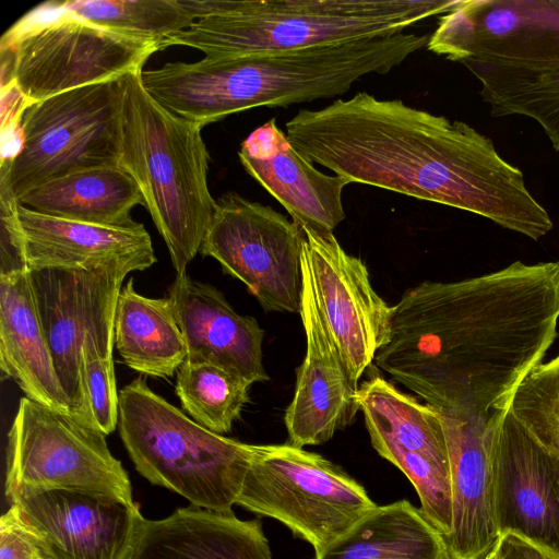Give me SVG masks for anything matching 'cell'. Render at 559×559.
<instances>
[{
  "mask_svg": "<svg viewBox=\"0 0 559 559\" xmlns=\"http://www.w3.org/2000/svg\"><path fill=\"white\" fill-rule=\"evenodd\" d=\"M558 322L559 261H515L408 288L373 362L439 412L487 416L508 409L557 338Z\"/></svg>",
  "mask_w": 559,
  "mask_h": 559,
  "instance_id": "1",
  "label": "cell"
},
{
  "mask_svg": "<svg viewBox=\"0 0 559 559\" xmlns=\"http://www.w3.org/2000/svg\"><path fill=\"white\" fill-rule=\"evenodd\" d=\"M292 145L350 183L467 211L538 240L552 222L492 141L463 121L359 92L285 124Z\"/></svg>",
  "mask_w": 559,
  "mask_h": 559,
  "instance_id": "2",
  "label": "cell"
},
{
  "mask_svg": "<svg viewBox=\"0 0 559 559\" xmlns=\"http://www.w3.org/2000/svg\"><path fill=\"white\" fill-rule=\"evenodd\" d=\"M429 35L316 45L142 70L145 91L163 107L203 128L255 107H287L346 93L368 74H384L427 47Z\"/></svg>",
  "mask_w": 559,
  "mask_h": 559,
  "instance_id": "3",
  "label": "cell"
},
{
  "mask_svg": "<svg viewBox=\"0 0 559 559\" xmlns=\"http://www.w3.org/2000/svg\"><path fill=\"white\" fill-rule=\"evenodd\" d=\"M459 0H180L197 20L159 43L222 59L388 36Z\"/></svg>",
  "mask_w": 559,
  "mask_h": 559,
  "instance_id": "4",
  "label": "cell"
},
{
  "mask_svg": "<svg viewBox=\"0 0 559 559\" xmlns=\"http://www.w3.org/2000/svg\"><path fill=\"white\" fill-rule=\"evenodd\" d=\"M141 71L121 78L120 167L140 188L180 276L199 252L216 210L207 185L210 155L202 128L157 103L143 87Z\"/></svg>",
  "mask_w": 559,
  "mask_h": 559,
  "instance_id": "5",
  "label": "cell"
},
{
  "mask_svg": "<svg viewBox=\"0 0 559 559\" xmlns=\"http://www.w3.org/2000/svg\"><path fill=\"white\" fill-rule=\"evenodd\" d=\"M119 435L135 469L192 506L233 511L252 444L213 432L152 391L142 377L119 392Z\"/></svg>",
  "mask_w": 559,
  "mask_h": 559,
  "instance_id": "6",
  "label": "cell"
},
{
  "mask_svg": "<svg viewBox=\"0 0 559 559\" xmlns=\"http://www.w3.org/2000/svg\"><path fill=\"white\" fill-rule=\"evenodd\" d=\"M13 52L12 81L27 108L55 95L143 70L158 44L88 23L49 1L1 38Z\"/></svg>",
  "mask_w": 559,
  "mask_h": 559,
  "instance_id": "7",
  "label": "cell"
},
{
  "mask_svg": "<svg viewBox=\"0 0 559 559\" xmlns=\"http://www.w3.org/2000/svg\"><path fill=\"white\" fill-rule=\"evenodd\" d=\"M237 503L280 521L316 554L377 504L365 488L320 454L285 444H252Z\"/></svg>",
  "mask_w": 559,
  "mask_h": 559,
  "instance_id": "8",
  "label": "cell"
},
{
  "mask_svg": "<svg viewBox=\"0 0 559 559\" xmlns=\"http://www.w3.org/2000/svg\"><path fill=\"white\" fill-rule=\"evenodd\" d=\"M123 85L119 80L74 88L23 114V146L0 163V179L16 199L68 174L120 166Z\"/></svg>",
  "mask_w": 559,
  "mask_h": 559,
  "instance_id": "9",
  "label": "cell"
},
{
  "mask_svg": "<svg viewBox=\"0 0 559 559\" xmlns=\"http://www.w3.org/2000/svg\"><path fill=\"white\" fill-rule=\"evenodd\" d=\"M68 490L134 504L132 486L106 435L72 415L20 400L8 433L4 493Z\"/></svg>",
  "mask_w": 559,
  "mask_h": 559,
  "instance_id": "10",
  "label": "cell"
},
{
  "mask_svg": "<svg viewBox=\"0 0 559 559\" xmlns=\"http://www.w3.org/2000/svg\"><path fill=\"white\" fill-rule=\"evenodd\" d=\"M199 252L241 281L265 311L299 313L304 231L271 206L227 192Z\"/></svg>",
  "mask_w": 559,
  "mask_h": 559,
  "instance_id": "11",
  "label": "cell"
},
{
  "mask_svg": "<svg viewBox=\"0 0 559 559\" xmlns=\"http://www.w3.org/2000/svg\"><path fill=\"white\" fill-rule=\"evenodd\" d=\"M373 449L413 484L420 511L443 536L452 527L449 452L440 413L374 376L356 393Z\"/></svg>",
  "mask_w": 559,
  "mask_h": 559,
  "instance_id": "12",
  "label": "cell"
},
{
  "mask_svg": "<svg viewBox=\"0 0 559 559\" xmlns=\"http://www.w3.org/2000/svg\"><path fill=\"white\" fill-rule=\"evenodd\" d=\"M428 50L460 63L559 64V0H459L439 16Z\"/></svg>",
  "mask_w": 559,
  "mask_h": 559,
  "instance_id": "13",
  "label": "cell"
},
{
  "mask_svg": "<svg viewBox=\"0 0 559 559\" xmlns=\"http://www.w3.org/2000/svg\"><path fill=\"white\" fill-rule=\"evenodd\" d=\"M301 261L321 319L352 384L389 337L392 307L373 289L366 264L348 254L333 234L302 229Z\"/></svg>",
  "mask_w": 559,
  "mask_h": 559,
  "instance_id": "14",
  "label": "cell"
},
{
  "mask_svg": "<svg viewBox=\"0 0 559 559\" xmlns=\"http://www.w3.org/2000/svg\"><path fill=\"white\" fill-rule=\"evenodd\" d=\"M7 498L46 559H128L144 520L136 503L75 491L23 489Z\"/></svg>",
  "mask_w": 559,
  "mask_h": 559,
  "instance_id": "15",
  "label": "cell"
},
{
  "mask_svg": "<svg viewBox=\"0 0 559 559\" xmlns=\"http://www.w3.org/2000/svg\"><path fill=\"white\" fill-rule=\"evenodd\" d=\"M492 467L498 535L514 534L559 556V455L507 409L495 428Z\"/></svg>",
  "mask_w": 559,
  "mask_h": 559,
  "instance_id": "16",
  "label": "cell"
},
{
  "mask_svg": "<svg viewBox=\"0 0 559 559\" xmlns=\"http://www.w3.org/2000/svg\"><path fill=\"white\" fill-rule=\"evenodd\" d=\"M504 411L487 416L438 411L445 431L451 477L452 527L443 537L447 559H483L499 538L492 447L496 424Z\"/></svg>",
  "mask_w": 559,
  "mask_h": 559,
  "instance_id": "17",
  "label": "cell"
},
{
  "mask_svg": "<svg viewBox=\"0 0 559 559\" xmlns=\"http://www.w3.org/2000/svg\"><path fill=\"white\" fill-rule=\"evenodd\" d=\"M299 314L306 335L305 358L297 369L295 393L285 411L288 443L304 448L328 442L359 411L357 390L321 319L308 270L301 261Z\"/></svg>",
  "mask_w": 559,
  "mask_h": 559,
  "instance_id": "18",
  "label": "cell"
},
{
  "mask_svg": "<svg viewBox=\"0 0 559 559\" xmlns=\"http://www.w3.org/2000/svg\"><path fill=\"white\" fill-rule=\"evenodd\" d=\"M238 155L246 171L301 229L333 234L345 219L342 193L350 181L317 169L292 145L274 118L247 136Z\"/></svg>",
  "mask_w": 559,
  "mask_h": 559,
  "instance_id": "19",
  "label": "cell"
},
{
  "mask_svg": "<svg viewBox=\"0 0 559 559\" xmlns=\"http://www.w3.org/2000/svg\"><path fill=\"white\" fill-rule=\"evenodd\" d=\"M188 347L186 359L219 366L251 384L267 381L262 362L263 329L237 313L212 285L176 276L168 296Z\"/></svg>",
  "mask_w": 559,
  "mask_h": 559,
  "instance_id": "20",
  "label": "cell"
},
{
  "mask_svg": "<svg viewBox=\"0 0 559 559\" xmlns=\"http://www.w3.org/2000/svg\"><path fill=\"white\" fill-rule=\"evenodd\" d=\"M102 266L29 270L41 326L72 415L93 427L81 349Z\"/></svg>",
  "mask_w": 559,
  "mask_h": 559,
  "instance_id": "21",
  "label": "cell"
},
{
  "mask_svg": "<svg viewBox=\"0 0 559 559\" xmlns=\"http://www.w3.org/2000/svg\"><path fill=\"white\" fill-rule=\"evenodd\" d=\"M128 559H272L259 520L195 506L160 520L144 518Z\"/></svg>",
  "mask_w": 559,
  "mask_h": 559,
  "instance_id": "22",
  "label": "cell"
},
{
  "mask_svg": "<svg viewBox=\"0 0 559 559\" xmlns=\"http://www.w3.org/2000/svg\"><path fill=\"white\" fill-rule=\"evenodd\" d=\"M29 270H90L116 261L156 262L142 223L110 227L67 221L17 206Z\"/></svg>",
  "mask_w": 559,
  "mask_h": 559,
  "instance_id": "23",
  "label": "cell"
},
{
  "mask_svg": "<svg viewBox=\"0 0 559 559\" xmlns=\"http://www.w3.org/2000/svg\"><path fill=\"white\" fill-rule=\"evenodd\" d=\"M0 367L2 379L13 380L26 397L72 415L41 326L29 271L0 276Z\"/></svg>",
  "mask_w": 559,
  "mask_h": 559,
  "instance_id": "24",
  "label": "cell"
},
{
  "mask_svg": "<svg viewBox=\"0 0 559 559\" xmlns=\"http://www.w3.org/2000/svg\"><path fill=\"white\" fill-rule=\"evenodd\" d=\"M17 202L44 215L110 227L133 225L132 209L144 205L135 180L120 166L68 174L36 187Z\"/></svg>",
  "mask_w": 559,
  "mask_h": 559,
  "instance_id": "25",
  "label": "cell"
},
{
  "mask_svg": "<svg viewBox=\"0 0 559 559\" xmlns=\"http://www.w3.org/2000/svg\"><path fill=\"white\" fill-rule=\"evenodd\" d=\"M152 265L145 260H124L108 263L99 270L81 353L93 421L106 436L119 421V393L112 358L117 299L126 275Z\"/></svg>",
  "mask_w": 559,
  "mask_h": 559,
  "instance_id": "26",
  "label": "cell"
},
{
  "mask_svg": "<svg viewBox=\"0 0 559 559\" xmlns=\"http://www.w3.org/2000/svg\"><path fill=\"white\" fill-rule=\"evenodd\" d=\"M114 332L124 365L142 374L171 377L187 358V343L169 299L140 295L133 277L119 293Z\"/></svg>",
  "mask_w": 559,
  "mask_h": 559,
  "instance_id": "27",
  "label": "cell"
},
{
  "mask_svg": "<svg viewBox=\"0 0 559 559\" xmlns=\"http://www.w3.org/2000/svg\"><path fill=\"white\" fill-rule=\"evenodd\" d=\"M316 559H447L442 535L408 500L376 506Z\"/></svg>",
  "mask_w": 559,
  "mask_h": 559,
  "instance_id": "28",
  "label": "cell"
},
{
  "mask_svg": "<svg viewBox=\"0 0 559 559\" xmlns=\"http://www.w3.org/2000/svg\"><path fill=\"white\" fill-rule=\"evenodd\" d=\"M464 64L480 82L493 117L520 115L535 120L559 152V64L524 68L488 62Z\"/></svg>",
  "mask_w": 559,
  "mask_h": 559,
  "instance_id": "29",
  "label": "cell"
},
{
  "mask_svg": "<svg viewBox=\"0 0 559 559\" xmlns=\"http://www.w3.org/2000/svg\"><path fill=\"white\" fill-rule=\"evenodd\" d=\"M176 373V394L192 419L213 432H229L249 401L251 383L214 364L189 359Z\"/></svg>",
  "mask_w": 559,
  "mask_h": 559,
  "instance_id": "30",
  "label": "cell"
},
{
  "mask_svg": "<svg viewBox=\"0 0 559 559\" xmlns=\"http://www.w3.org/2000/svg\"><path fill=\"white\" fill-rule=\"evenodd\" d=\"M61 9L103 28L158 44L197 20L179 0H73Z\"/></svg>",
  "mask_w": 559,
  "mask_h": 559,
  "instance_id": "31",
  "label": "cell"
},
{
  "mask_svg": "<svg viewBox=\"0 0 559 559\" xmlns=\"http://www.w3.org/2000/svg\"><path fill=\"white\" fill-rule=\"evenodd\" d=\"M508 409L536 442L559 455V355L524 376Z\"/></svg>",
  "mask_w": 559,
  "mask_h": 559,
  "instance_id": "32",
  "label": "cell"
},
{
  "mask_svg": "<svg viewBox=\"0 0 559 559\" xmlns=\"http://www.w3.org/2000/svg\"><path fill=\"white\" fill-rule=\"evenodd\" d=\"M17 206V199L0 179V276L29 271Z\"/></svg>",
  "mask_w": 559,
  "mask_h": 559,
  "instance_id": "33",
  "label": "cell"
},
{
  "mask_svg": "<svg viewBox=\"0 0 559 559\" xmlns=\"http://www.w3.org/2000/svg\"><path fill=\"white\" fill-rule=\"evenodd\" d=\"M0 559H46L14 506L0 518Z\"/></svg>",
  "mask_w": 559,
  "mask_h": 559,
  "instance_id": "34",
  "label": "cell"
},
{
  "mask_svg": "<svg viewBox=\"0 0 559 559\" xmlns=\"http://www.w3.org/2000/svg\"><path fill=\"white\" fill-rule=\"evenodd\" d=\"M493 547L499 559H559L556 554L511 533L499 536Z\"/></svg>",
  "mask_w": 559,
  "mask_h": 559,
  "instance_id": "35",
  "label": "cell"
},
{
  "mask_svg": "<svg viewBox=\"0 0 559 559\" xmlns=\"http://www.w3.org/2000/svg\"><path fill=\"white\" fill-rule=\"evenodd\" d=\"M483 559H499L495 547Z\"/></svg>",
  "mask_w": 559,
  "mask_h": 559,
  "instance_id": "36",
  "label": "cell"
}]
</instances>
